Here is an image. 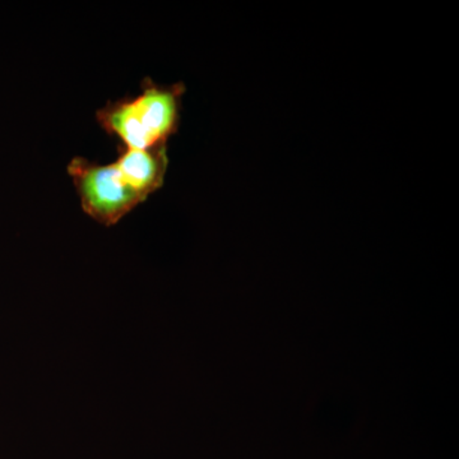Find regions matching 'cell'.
I'll return each mask as SVG.
<instances>
[{"mask_svg":"<svg viewBox=\"0 0 459 459\" xmlns=\"http://www.w3.org/2000/svg\"><path fill=\"white\" fill-rule=\"evenodd\" d=\"M169 168L168 146L126 150L108 164L75 156L66 166L83 212L101 225H117L124 216L162 188Z\"/></svg>","mask_w":459,"mask_h":459,"instance_id":"1","label":"cell"},{"mask_svg":"<svg viewBox=\"0 0 459 459\" xmlns=\"http://www.w3.org/2000/svg\"><path fill=\"white\" fill-rule=\"evenodd\" d=\"M183 82L164 86L143 78L137 96L108 101L96 111V120L110 137L126 150L148 151L168 146L179 131Z\"/></svg>","mask_w":459,"mask_h":459,"instance_id":"2","label":"cell"}]
</instances>
